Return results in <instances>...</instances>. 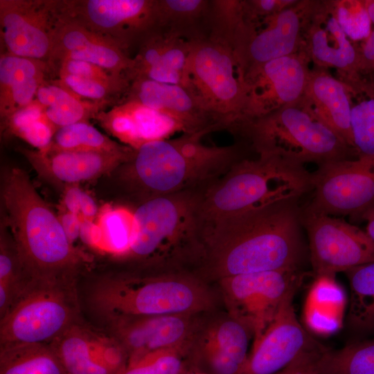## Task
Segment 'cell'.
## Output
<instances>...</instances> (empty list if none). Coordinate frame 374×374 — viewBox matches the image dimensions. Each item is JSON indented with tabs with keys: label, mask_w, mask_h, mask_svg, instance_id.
I'll return each mask as SVG.
<instances>
[{
	"label": "cell",
	"mask_w": 374,
	"mask_h": 374,
	"mask_svg": "<svg viewBox=\"0 0 374 374\" xmlns=\"http://www.w3.org/2000/svg\"><path fill=\"white\" fill-rule=\"evenodd\" d=\"M26 278L22 271L12 242L1 235L0 243V317L7 311Z\"/></svg>",
	"instance_id": "cell-38"
},
{
	"label": "cell",
	"mask_w": 374,
	"mask_h": 374,
	"mask_svg": "<svg viewBox=\"0 0 374 374\" xmlns=\"http://www.w3.org/2000/svg\"><path fill=\"white\" fill-rule=\"evenodd\" d=\"M96 219L101 232L97 251L123 260L136 238L134 210L106 204L100 210Z\"/></svg>",
	"instance_id": "cell-33"
},
{
	"label": "cell",
	"mask_w": 374,
	"mask_h": 374,
	"mask_svg": "<svg viewBox=\"0 0 374 374\" xmlns=\"http://www.w3.org/2000/svg\"><path fill=\"white\" fill-rule=\"evenodd\" d=\"M311 172L309 208L331 216L363 218L374 208V157L343 159Z\"/></svg>",
	"instance_id": "cell-13"
},
{
	"label": "cell",
	"mask_w": 374,
	"mask_h": 374,
	"mask_svg": "<svg viewBox=\"0 0 374 374\" xmlns=\"http://www.w3.org/2000/svg\"><path fill=\"white\" fill-rule=\"evenodd\" d=\"M208 133H182L143 145L121 166L124 182L141 202L183 191L206 190L245 158L241 144H204L202 139Z\"/></svg>",
	"instance_id": "cell-3"
},
{
	"label": "cell",
	"mask_w": 374,
	"mask_h": 374,
	"mask_svg": "<svg viewBox=\"0 0 374 374\" xmlns=\"http://www.w3.org/2000/svg\"><path fill=\"white\" fill-rule=\"evenodd\" d=\"M231 132L246 137L258 154H273L303 166L348 159L353 153L305 99L243 121Z\"/></svg>",
	"instance_id": "cell-7"
},
{
	"label": "cell",
	"mask_w": 374,
	"mask_h": 374,
	"mask_svg": "<svg viewBox=\"0 0 374 374\" xmlns=\"http://www.w3.org/2000/svg\"><path fill=\"white\" fill-rule=\"evenodd\" d=\"M191 341L176 348L150 353L128 363L119 374H181L190 366Z\"/></svg>",
	"instance_id": "cell-37"
},
{
	"label": "cell",
	"mask_w": 374,
	"mask_h": 374,
	"mask_svg": "<svg viewBox=\"0 0 374 374\" xmlns=\"http://www.w3.org/2000/svg\"><path fill=\"white\" fill-rule=\"evenodd\" d=\"M335 12L337 19L348 38L365 40L371 30V21L366 1H345L338 3Z\"/></svg>",
	"instance_id": "cell-41"
},
{
	"label": "cell",
	"mask_w": 374,
	"mask_h": 374,
	"mask_svg": "<svg viewBox=\"0 0 374 374\" xmlns=\"http://www.w3.org/2000/svg\"><path fill=\"white\" fill-rule=\"evenodd\" d=\"M353 91L350 125L354 154L357 157H374V91L364 81L353 86Z\"/></svg>",
	"instance_id": "cell-35"
},
{
	"label": "cell",
	"mask_w": 374,
	"mask_h": 374,
	"mask_svg": "<svg viewBox=\"0 0 374 374\" xmlns=\"http://www.w3.org/2000/svg\"><path fill=\"white\" fill-rule=\"evenodd\" d=\"M303 97L319 118L336 132L353 153L350 93L337 79L323 73L310 75Z\"/></svg>",
	"instance_id": "cell-27"
},
{
	"label": "cell",
	"mask_w": 374,
	"mask_h": 374,
	"mask_svg": "<svg viewBox=\"0 0 374 374\" xmlns=\"http://www.w3.org/2000/svg\"><path fill=\"white\" fill-rule=\"evenodd\" d=\"M58 76L64 86L80 98L107 105L120 102L130 85V81L110 83L67 74Z\"/></svg>",
	"instance_id": "cell-39"
},
{
	"label": "cell",
	"mask_w": 374,
	"mask_h": 374,
	"mask_svg": "<svg viewBox=\"0 0 374 374\" xmlns=\"http://www.w3.org/2000/svg\"><path fill=\"white\" fill-rule=\"evenodd\" d=\"M348 299L335 276H316L308 292L303 318L306 330L328 336L343 326Z\"/></svg>",
	"instance_id": "cell-28"
},
{
	"label": "cell",
	"mask_w": 374,
	"mask_h": 374,
	"mask_svg": "<svg viewBox=\"0 0 374 374\" xmlns=\"http://www.w3.org/2000/svg\"><path fill=\"white\" fill-rule=\"evenodd\" d=\"M325 348L321 345L303 352L284 368L274 374H319V363Z\"/></svg>",
	"instance_id": "cell-45"
},
{
	"label": "cell",
	"mask_w": 374,
	"mask_h": 374,
	"mask_svg": "<svg viewBox=\"0 0 374 374\" xmlns=\"http://www.w3.org/2000/svg\"><path fill=\"white\" fill-rule=\"evenodd\" d=\"M78 186L79 184L66 186L62 198V208L75 215H80V202L82 189Z\"/></svg>",
	"instance_id": "cell-49"
},
{
	"label": "cell",
	"mask_w": 374,
	"mask_h": 374,
	"mask_svg": "<svg viewBox=\"0 0 374 374\" xmlns=\"http://www.w3.org/2000/svg\"><path fill=\"white\" fill-rule=\"evenodd\" d=\"M80 239L88 247L97 250L101 240V232L96 222L82 217Z\"/></svg>",
	"instance_id": "cell-48"
},
{
	"label": "cell",
	"mask_w": 374,
	"mask_h": 374,
	"mask_svg": "<svg viewBox=\"0 0 374 374\" xmlns=\"http://www.w3.org/2000/svg\"><path fill=\"white\" fill-rule=\"evenodd\" d=\"M42 178L65 186L97 179L128 162L135 150L112 153L90 150H20Z\"/></svg>",
	"instance_id": "cell-20"
},
{
	"label": "cell",
	"mask_w": 374,
	"mask_h": 374,
	"mask_svg": "<svg viewBox=\"0 0 374 374\" xmlns=\"http://www.w3.org/2000/svg\"><path fill=\"white\" fill-rule=\"evenodd\" d=\"M51 69L46 62L1 53L0 57V97L26 80L46 75Z\"/></svg>",
	"instance_id": "cell-40"
},
{
	"label": "cell",
	"mask_w": 374,
	"mask_h": 374,
	"mask_svg": "<svg viewBox=\"0 0 374 374\" xmlns=\"http://www.w3.org/2000/svg\"><path fill=\"white\" fill-rule=\"evenodd\" d=\"M44 116L43 106L35 99L29 105L1 120V127L6 133L19 138L24 132Z\"/></svg>",
	"instance_id": "cell-44"
},
{
	"label": "cell",
	"mask_w": 374,
	"mask_h": 374,
	"mask_svg": "<svg viewBox=\"0 0 374 374\" xmlns=\"http://www.w3.org/2000/svg\"><path fill=\"white\" fill-rule=\"evenodd\" d=\"M301 269L236 275L217 281L226 313L259 339L287 296L298 290L305 277Z\"/></svg>",
	"instance_id": "cell-10"
},
{
	"label": "cell",
	"mask_w": 374,
	"mask_h": 374,
	"mask_svg": "<svg viewBox=\"0 0 374 374\" xmlns=\"http://www.w3.org/2000/svg\"><path fill=\"white\" fill-rule=\"evenodd\" d=\"M319 374H374V336L357 338L338 350L326 348Z\"/></svg>",
	"instance_id": "cell-34"
},
{
	"label": "cell",
	"mask_w": 374,
	"mask_h": 374,
	"mask_svg": "<svg viewBox=\"0 0 374 374\" xmlns=\"http://www.w3.org/2000/svg\"><path fill=\"white\" fill-rule=\"evenodd\" d=\"M301 221L315 276H335L374 261V242L359 227L306 205L301 206Z\"/></svg>",
	"instance_id": "cell-11"
},
{
	"label": "cell",
	"mask_w": 374,
	"mask_h": 374,
	"mask_svg": "<svg viewBox=\"0 0 374 374\" xmlns=\"http://www.w3.org/2000/svg\"><path fill=\"white\" fill-rule=\"evenodd\" d=\"M185 87L220 130L240 123L247 104L245 73L233 50L208 37L194 39Z\"/></svg>",
	"instance_id": "cell-9"
},
{
	"label": "cell",
	"mask_w": 374,
	"mask_h": 374,
	"mask_svg": "<svg viewBox=\"0 0 374 374\" xmlns=\"http://www.w3.org/2000/svg\"><path fill=\"white\" fill-rule=\"evenodd\" d=\"M58 12L127 53L157 29L156 0H59Z\"/></svg>",
	"instance_id": "cell-12"
},
{
	"label": "cell",
	"mask_w": 374,
	"mask_h": 374,
	"mask_svg": "<svg viewBox=\"0 0 374 374\" xmlns=\"http://www.w3.org/2000/svg\"><path fill=\"white\" fill-rule=\"evenodd\" d=\"M59 0H0L4 52L48 63Z\"/></svg>",
	"instance_id": "cell-14"
},
{
	"label": "cell",
	"mask_w": 374,
	"mask_h": 374,
	"mask_svg": "<svg viewBox=\"0 0 374 374\" xmlns=\"http://www.w3.org/2000/svg\"><path fill=\"white\" fill-rule=\"evenodd\" d=\"M253 335L226 313L202 319L191 341L190 366L207 374H241Z\"/></svg>",
	"instance_id": "cell-16"
},
{
	"label": "cell",
	"mask_w": 374,
	"mask_h": 374,
	"mask_svg": "<svg viewBox=\"0 0 374 374\" xmlns=\"http://www.w3.org/2000/svg\"><path fill=\"white\" fill-rule=\"evenodd\" d=\"M80 215L87 220L93 221L99 213V209L93 198L82 190L80 193Z\"/></svg>",
	"instance_id": "cell-50"
},
{
	"label": "cell",
	"mask_w": 374,
	"mask_h": 374,
	"mask_svg": "<svg viewBox=\"0 0 374 374\" xmlns=\"http://www.w3.org/2000/svg\"><path fill=\"white\" fill-rule=\"evenodd\" d=\"M94 119L112 136L134 150L177 132L187 133L184 125L172 116L130 100H121Z\"/></svg>",
	"instance_id": "cell-22"
},
{
	"label": "cell",
	"mask_w": 374,
	"mask_h": 374,
	"mask_svg": "<svg viewBox=\"0 0 374 374\" xmlns=\"http://www.w3.org/2000/svg\"><path fill=\"white\" fill-rule=\"evenodd\" d=\"M49 344L66 374H119L128 363L127 353L112 336L80 320Z\"/></svg>",
	"instance_id": "cell-19"
},
{
	"label": "cell",
	"mask_w": 374,
	"mask_h": 374,
	"mask_svg": "<svg viewBox=\"0 0 374 374\" xmlns=\"http://www.w3.org/2000/svg\"><path fill=\"white\" fill-rule=\"evenodd\" d=\"M122 100L137 101L172 116L184 125L187 133L219 130L190 92L181 84L145 78L134 79Z\"/></svg>",
	"instance_id": "cell-25"
},
{
	"label": "cell",
	"mask_w": 374,
	"mask_h": 374,
	"mask_svg": "<svg viewBox=\"0 0 374 374\" xmlns=\"http://www.w3.org/2000/svg\"><path fill=\"white\" fill-rule=\"evenodd\" d=\"M50 146L57 150L112 153L133 150L132 148L105 135L89 122H79L58 128Z\"/></svg>",
	"instance_id": "cell-36"
},
{
	"label": "cell",
	"mask_w": 374,
	"mask_h": 374,
	"mask_svg": "<svg viewBox=\"0 0 374 374\" xmlns=\"http://www.w3.org/2000/svg\"><path fill=\"white\" fill-rule=\"evenodd\" d=\"M204 190L150 198L134 210L136 235L123 260L139 271H194L206 229L201 206Z\"/></svg>",
	"instance_id": "cell-5"
},
{
	"label": "cell",
	"mask_w": 374,
	"mask_h": 374,
	"mask_svg": "<svg viewBox=\"0 0 374 374\" xmlns=\"http://www.w3.org/2000/svg\"><path fill=\"white\" fill-rule=\"evenodd\" d=\"M75 278H28L0 321V348L49 344L80 321Z\"/></svg>",
	"instance_id": "cell-8"
},
{
	"label": "cell",
	"mask_w": 374,
	"mask_h": 374,
	"mask_svg": "<svg viewBox=\"0 0 374 374\" xmlns=\"http://www.w3.org/2000/svg\"><path fill=\"white\" fill-rule=\"evenodd\" d=\"M181 374H207L191 366H189Z\"/></svg>",
	"instance_id": "cell-53"
},
{
	"label": "cell",
	"mask_w": 374,
	"mask_h": 374,
	"mask_svg": "<svg viewBox=\"0 0 374 374\" xmlns=\"http://www.w3.org/2000/svg\"><path fill=\"white\" fill-rule=\"evenodd\" d=\"M64 60L88 62L113 74L127 77L134 64L132 57L113 41L64 18L58 12L48 64L52 69Z\"/></svg>",
	"instance_id": "cell-21"
},
{
	"label": "cell",
	"mask_w": 374,
	"mask_h": 374,
	"mask_svg": "<svg viewBox=\"0 0 374 374\" xmlns=\"http://www.w3.org/2000/svg\"><path fill=\"white\" fill-rule=\"evenodd\" d=\"M204 314H170L118 318L106 323L109 334L123 347L128 363L190 341ZM127 363V364H128Z\"/></svg>",
	"instance_id": "cell-15"
},
{
	"label": "cell",
	"mask_w": 374,
	"mask_h": 374,
	"mask_svg": "<svg viewBox=\"0 0 374 374\" xmlns=\"http://www.w3.org/2000/svg\"><path fill=\"white\" fill-rule=\"evenodd\" d=\"M363 219L367 221L365 231L370 239L374 242V208L365 214Z\"/></svg>",
	"instance_id": "cell-51"
},
{
	"label": "cell",
	"mask_w": 374,
	"mask_h": 374,
	"mask_svg": "<svg viewBox=\"0 0 374 374\" xmlns=\"http://www.w3.org/2000/svg\"><path fill=\"white\" fill-rule=\"evenodd\" d=\"M57 215L69 240L75 246V242L80 238L82 216L71 213L64 208H62Z\"/></svg>",
	"instance_id": "cell-47"
},
{
	"label": "cell",
	"mask_w": 374,
	"mask_h": 374,
	"mask_svg": "<svg viewBox=\"0 0 374 374\" xmlns=\"http://www.w3.org/2000/svg\"><path fill=\"white\" fill-rule=\"evenodd\" d=\"M312 189L304 166L269 154L242 159L202 193L206 225L276 202L301 199Z\"/></svg>",
	"instance_id": "cell-6"
},
{
	"label": "cell",
	"mask_w": 374,
	"mask_h": 374,
	"mask_svg": "<svg viewBox=\"0 0 374 374\" xmlns=\"http://www.w3.org/2000/svg\"><path fill=\"white\" fill-rule=\"evenodd\" d=\"M208 283L187 270H133L96 281L88 301L105 323L127 317L205 314L216 304Z\"/></svg>",
	"instance_id": "cell-4"
},
{
	"label": "cell",
	"mask_w": 374,
	"mask_h": 374,
	"mask_svg": "<svg viewBox=\"0 0 374 374\" xmlns=\"http://www.w3.org/2000/svg\"><path fill=\"white\" fill-rule=\"evenodd\" d=\"M309 75L303 61L295 54L248 70L247 104L242 122L297 102L304 95Z\"/></svg>",
	"instance_id": "cell-18"
},
{
	"label": "cell",
	"mask_w": 374,
	"mask_h": 374,
	"mask_svg": "<svg viewBox=\"0 0 374 374\" xmlns=\"http://www.w3.org/2000/svg\"><path fill=\"white\" fill-rule=\"evenodd\" d=\"M299 200L276 202L207 225L194 273L208 283L240 274L300 269L309 253Z\"/></svg>",
	"instance_id": "cell-1"
},
{
	"label": "cell",
	"mask_w": 374,
	"mask_h": 374,
	"mask_svg": "<svg viewBox=\"0 0 374 374\" xmlns=\"http://www.w3.org/2000/svg\"><path fill=\"white\" fill-rule=\"evenodd\" d=\"M309 30L310 51L317 62L349 71L353 84L363 81L357 48L348 39L335 15L325 11L317 13Z\"/></svg>",
	"instance_id": "cell-26"
},
{
	"label": "cell",
	"mask_w": 374,
	"mask_h": 374,
	"mask_svg": "<svg viewBox=\"0 0 374 374\" xmlns=\"http://www.w3.org/2000/svg\"><path fill=\"white\" fill-rule=\"evenodd\" d=\"M209 6L207 0H156L157 30L190 40L208 37Z\"/></svg>",
	"instance_id": "cell-30"
},
{
	"label": "cell",
	"mask_w": 374,
	"mask_h": 374,
	"mask_svg": "<svg viewBox=\"0 0 374 374\" xmlns=\"http://www.w3.org/2000/svg\"><path fill=\"white\" fill-rule=\"evenodd\" d=\"M261 29L247 24L236 57L244 73L269 61L293 54L301 27L299 11L283 8L262 19Z\"/></svg>",
	"instance_id": "cell-23"
},
{
	"label": "cell",
	"mask_w": 374,
	"mask_h": 374,
	"mask_svg": "<svg viewBox=\"0 0 374 374\" xmlns=\"http://www.w3.org/2000/svg\"><path fill=\"white\" fill-rule=\"evenodd\" d=\"M2 199L6 222L26 278H75L91 258L69 240L58 215L37 193L26 172L8 169Z\"/></svg>",
	"instance_id": "cell-2"
},
{
	"label": "cell",
	"mask_w": 374,
	"mask_h": 374,
	"mask_svg": "<svg viewBox=\"0 0 374 374\" xmlns=\"http://www.w3.org/2000/svg\"><path fill=\"white\" fill-rule=\"evenodd\" d=\"M350 299L346 318L358 338L374 336V261L346 271Z\"/></svg>",
	"instance_id": "cell-31"
},
{
	"label": "cell",
	"mask_w": 374,
	"mask_h": 374,
	"mask_svg": "<svg viewBox=\"0 0 374 374\" xmlns=\"http://www.w3.org/2000/svg\"><path fill=\"white\" fill-rule=\"evenodd\" d=\"M193 41L166 30H156L143 40L132 57L134 64L128 74L130 82L145 78L184 86Z\"/></svg>",
	"instance_id": "cell-24"
},
{
	"label": "cell",
	"mask_w": 374,
	"mask_h": 374,
	"mask_svg": "<svg viewBox=\"0 0 374 374\" xmlns=\"http://www.w3.org/2000/svg\"><path fill=\"white\" fill-rule=\"evenodd\" d=\"M45 76L35 77L21 82L1 96V120L32 103L35 99L38 88L46 80Z\"/></svg>",
	"instance_id": "cell-42"
},
{
	"label": "cell",
	"mask_w": 374,
	"mask_h": 374,
	"mask_svg": "<svg viewBox=\"0 0 374 374\" xmlns=\"http://www.w3.org/2000/svg\"><path fill=\"white\" fill-rule=\"evenodd\" d=\"M0 374H66L49 344L0 348Z\"/></svg>",
	"instance_id": "cell-32"
},
{
	"label": "cell",
	"mask_w": 374,
	"mask_h": 374,
	"mask_svg": "<svg viewBox=\"0 0 374 374\" xmlns=\"http://www.w3.org/2000/svg\"><path fill=\"white\" fill-rule=\"evenodd\" d=\"M291 292L258 339L253 342L241 374H274L299 355L321 344L299 321Z\"/></svg>",
	"instance_id": "cell-17"
},
{
	"label": "cell",
	"mask_w": 374,
	"mask_h": 374,
	"mask_svg": "<svg viewBox=\"0 0 374 374\" xmlns=\"http://www.w3.org/2000/svg\"><path fill=\"white\" fill-rule=\"evenodd\" d=\"M57 69L58 75L67 74L105 82L117 83L130 81L127 76L117 75L90 62L78 60H64L52 69Z\"/></svg>",
	"instance_id": "cell-43"
},
{
	"label": "cell",
	"mask_w": 374,
	"mask_h": 374,
	"mask_svg": "<svg viewBox=\"0 0 374 374\" xmlns=\"http://www.w3.org/2000/svg\"><path fill=\"white\" fill-rule=\"evenodd\" d=\"M35 99L43 106L45 116L57 129L89 122L108 105L80 98L59 80L52 82L45 80L38 88Z\"/></svg>",
	"instance_id": "cell-29"
},
{
	"label": "cell",
	"mask_w": 374,
	"mask_h": 374,
	"mask_svg": "<svg viewBox=\"0 0 374 374\" xmlns=\"http://www.w3.org/2000/svg\"><path fill=\"white\" fill-rule=\"evenodd\" d=\"M366 6L371 23L374 24V0L366 1ZM358 57L359 73L367 76L374 70V28L358 51Z\"/></svg>",
	"instance_id": "cell-46"
},
{
	"label": "cell",
	"mask_w": 374,
	"mask_h": 374,
	"mask_svg": "<svg viewBox=\"0 0 374 374\" xmlns=\"http://www.w3.org/2000/svg\"><path fill=\"white\" fill-rule=\"evenodd\" d=\"M364 81L366 85L374 91V70L367 75V78Z\"/></svg>",
	"instance_id": "cell-52"
}]
</instances>
